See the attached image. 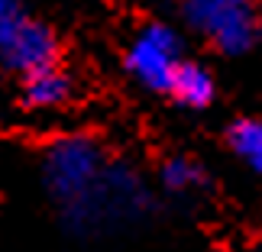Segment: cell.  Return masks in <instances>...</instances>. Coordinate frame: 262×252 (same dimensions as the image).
<instances>
[{
    "label": "cell",
    "instance_id": "cell-1",
    "mask_svg": "<svg viewBox=\"0 0 262 252\" xmlns=\"http://www.w3.org/2000/svg\"><path fill=\"white\" fill-rule=\"evenodd\" d=\"M185 19L227 55H243L259 39L256 0H185Z\"/></svg>",
    "mask_w": 262,
    "mask_h": 252
},
{
    "label": "cell",
    "instance_id": "cell-4",
    "mask_svg": "<svg viewBox=\"0 0 262 252\" xmlns=\"http://www.w3.org/2000/svg\"><path fill=\"white\" fill-rule=\"evenodd\" d=\"M55 52H58L55 36L49 33L42 23H36V19H26L23 29L16 33V39L7 45V52L0 55V62L26 78V75L39 72V68L55 65Z\"/></svg>",
    "mask_w": 262,
    "mask_h": 252
},
{
    "label": "cell",
    "instance_id": "cell-3",
    "mask_svg": "<svg viewBox=\"0 0 262 252\" xmlns=\"http://www.w3.org/2000/svg\"><path fill=\"white\" fill-rule=\"evenodd\" d=\"M181 65V39L172 26L149 23L133 36L126 49V68L139 84L152 90H168Z\"/></svg>",
    "mask_w": 262,
    "mask_h": 252
},
{
    "label": "cell",
    "instance_id": "cell-2",
    "mask_svg": "<svg viewBox=\"0 0 262 252\" xmlns=\"http://www.w3.org/2000/svg\"><path fill=\"white\" fill-rule=\"evenodd\" d=\"M100 175H104L100 149L84 136L58 139L46 155V185L65 207L81 200Z\"/></svg>",
    "mask_w": 262,
    "mask_h": 252
},
{
    "label": "cell",
    "instance_id": "cell-7",
    "mask_svg": "<svg viewBox=\"0 0 262 252\" xmlns=\"http://www.w3.org/2000/svg\"><path fill=\"white\" fill-rule=\"evenodd\" d=\"M230 149L239 162L262 175V120H236L230 129Z\"/></svg>",
    "mask_w": 262,
    "mask_h": 252
},
{
    "label": "cell",
    "instance_id": "cell-5",
    "mask_svg": "<svg viewBox=\"0 0 262 252\" xmlns=\"http://www.w3.org/2000/svg\"><path fill=\"white\" fill-rule=\"evenodd\" d=\"M68 97H72V81L55 65L39 68V72L26 75V81H23V104L29 110H55Z\"/></svg>",
    "mask_w": 262,
    "mask_h": 252
},
{
    "label": "cell",
    "instance_id": "cell-8",
    "mask_svg": "<svg viewBox=\"0 0 262 252\" xmlns=\"http://www.w3.org/2000/svg\"><path fill=\"white\" fill-rule=\"evenodd\" d=\"M162 181L172 191H194L198 185H204V168L198 162H191V158H185V155H178L172 162H165Z\"/></svg>",
    "mask_w": 262,
    "mask_h": 252
},
{
    "label": "cell",
    "instance_id": "cell-9",
    "mask_svg": "<svg viewBox=\"0 0 262 252\" xmlns=\"http://www.w3.org/2000/svg\"><path fill=\"white\" fill-rule=\"evenodd\" d=\"M26 10L19 0H0V55L7 52V45L16 39V33L26 23Z\"/></svg>",
    "mask_w": 262,
    "mask_h": 252
},
{
    "label": "cell",
    "instance_id": "cell-6",
    "mask_svg": "<svg viewBox=\"0 0 262 252\" xmlns=\"http://www.w3.org/2000/svg\"><path fill=\"white\" fill-rule=\"evenodd\" d=\"M168 94H175V100L185 107H207L214 100V78L204 65L181 62L172 84H168Z\"/></svg>",
    "mask_w": 262,
    "mask_h": 252
},
{
    "label": "cell",
    "instance_id": "cell-10",
    "mask_svg": "<svg viewBox=\"0 0 262 252\" xmlns=\"http://www.w3.org/2000/svg\"><path fill=\"white\" fill-rule=\"evenodd\" d=\"M259 252H262V249H259Z\"/></svg>",
    "mask_w": 262,
    "mask_h": 252
}]
</instances>
